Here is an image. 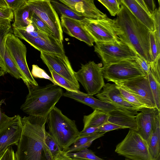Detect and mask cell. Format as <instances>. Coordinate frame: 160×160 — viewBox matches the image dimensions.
Listing matches in <instances>:
<instances>
[{
  "mask_svg": "<svg viewBox=\"0 0 160 160\" xmlns=\"http://www.w3.org/2000/svg\"><path fill=\"white\" fill-rule=\"evenodd\" d=\"M47 120L32 115L21 118L22 132L17 145L16 160H53L45 141Z\"/></svg>",
  "mask_w": 160,
  "mask_h": 160,
  "instance_id": "cell-1",
  "label": "cell"
},
{
  "mask_svg": "<svg viewBox=\"0 0 160 160\" xmlns=\"http://www.w3.org/2000/svg\"><path fill=\"white\" fill-rule=\"evenodd\" d=\"M116 19L123 32L118 37L131 46L136 53L148 62H152L150 48L151 32L150 30L121 2Z\"/></svg>",
  "mask_w": 160,
  "mask_h": 160,
  "instance_id": "cell-2",
  "label": "cell"
},
{
  "mask_svg": "<svg viewBox=\"0 0 160 160\" xmlns=\"http://www.w3.org/2000/svg\"><path fill=\"white\" fill-rule=\"evenodd\" d=\"M27 87L28 93L20 109L29 115L47 119L63 95L62 88L53 83L42 86L31 85Z\"/></svg>",
  "mask_w": 160,
  "mask_h": 160,
  "instance_id": "cell-3",
  "label": "cell"
},
{
  "mask_svg": "<svg viewBox=\"0 0 160 160\" xmlns=\"http://www.w3.org/2000/svg\"><path fill=\"white\" fill-rule=\"evenodd\" d=\"M47 122L48 133L62 151L65 152L79 137L75 121L63 114L56 107L49 113Z\"/></svg>",
  "mask_w": 160,
  "mask_h": 160,
  "instance_id": "cell-4",
  "label": "cell"
},
{
  "mask_svg": "<svg viewBox=\"0 0 160 160\" xmlns=\"http://www.w3.org/2000/svg\"><path fill=\"white\" fill-rule=\"evenodd\" d=\"M95 42L94 51L101 58L103 65L135 58L136 56L132 47L119 37L110 41Z\"/></svg>",
  "mask_w": 160,
  "mask_h": 160,
  "instance_id": "cell-5",
  "label": "cell"
},
{
  "mask_svg": "<svg viewBox=\"0 0 160 160\" xmlns=\"http://www.w3.org/2000/svg\"><path fill=\"white\" fill-rule=\"evenodd\" d=\"M118 155L132 160H152L147 142L135 130L129 129L124 138L116 147Z\"/></svg>",
  "mask_w": 160,
  "mask_h": 160,
  "instance_id": "cell-6",
  "label": "cell"
},
{
  "mask_svg": "<svg viewBox=\"0 0 160 160\" xmlns=\"http://www.w3.org/2000/svg\"><path fill=\"white\" fill-rule=\"evenodd\" d=\"M102 72L103 78L107 81L113 82L128 80L147 75L135 58L103 65Z\"/></svg>",
  "mask_w": 160,
  "mask_h": 160,
  "instance_id": "cell-7",
  "label": "cell"
},
{
  "mask_svg": "<svg viewBox=\"0 0 160 160\" xmlns=\"http://www.w3.org/2000/svg\"><path fill=\"white\" fill-rule=\"evenodd\" d=\"M83 26L96 42H108L116 39L123 33L116 19L107 18L94 19L85 18Z\"/></svg>",
  "mask_w": 160,
  "mask_h": 160,
  "instance_id": "cell-8",
  "label": "cell"
},
{
  "mask_svg": "<svg viewBox=\"0 0 160 160\" xmlns=\"http://www.w3.org/2000/svg\"><path fill=\"white\" fill-rule=\"evenodd\" d=\"M5 44L6 49L22 72L24 79V82L27 87L31 85L38 86L28 66L25 45L11 32L6 36Z\"/></svg>",
  "mask_w": 160,
  "mask_h": 160,
  "instance_id": "cell-9",
  "label": "cell"
},
{
  "mask_svg": "<svg viewBox=\"0 0 160 160\" xmlns=\"http://www.w3.org/2000/svg\"><path fill=\"white\" fill-rule=\"evenodd\" d=\"M27 3L31 10L47 25L55 38L62 44L63 37L61 22L50 1L27 0Z\"/></svg>",
  "mask_w": 160,
  "mask_h": 160,
  "instance_id": "cell-10",
  "label": "cell"
},
{
  "mask_svg": "<svg viewBox=\"0 0 160 160\" xmlns=\"http://www.w3.org/2000/svg\"><path fill=\"white\" fill-rule=\"evenodd\" d=\"M102 64L93 61L81 64V68L75 72L76 78L82 86L87 94L93 96L99 92L105 84L102 72Z\"/></svg>",
  "mask_w": 160,
  "mask_h": 160,
  "instance_id": "cell-11",
  "label": "cell"
},
{
  "mask_svg": "<svg viewBox=\"0 0 160 160\" xmlns=\"http://www.w3.org/2000/svg\"><path fill=\"white\" fill-rule=\"evenodd\" d=\"M114 83L134 95L147 108H156L147 75Z\"/></svg>",
  "mask_w": 160,
  "mask_h": 160,
  "instance_id": "cell-12",
  "label": "cell"
},
{
  "mask_svg": "<svg viewBox=\"0 0 160 160\" xmlns=\"http://www.w3.org/2000/svg\"><path fill=\"white\" fill-rule=\"evenodd\" d=\"M40 58L44 63L49 65L56 73L72 84L78 90L80 85L68 57L64 55L41 52Z\"/></svg>",
  "mask_w": 160,
  "mask_h": 160,
  "instance_id": "cell-13",
  "label": "cell"
},
{
  "mask_svg": "<svg viewBox=\"0 0 160 160\" xmlns=\"http://www.w3.org/2000/svg\"><path fill=\"white\" fill-rule=\"evenodd\" d=\"M18 115L11 119L0 129V158L10 145H17L20 139L22 126Z\"/></svg>",
  "mask_w": 160,
  "mask_h": 160,
  "instance_id": "cell-14",
  "label": "cell"
},
{
  "mask_svg": "<svg viewBox=\"0 0 160 160\" xmlns=\"http://www.w3.org/2000/svg\"><path fill=\"white\" fill-rule=\"evenodd\" d=\"M96 96L99 100L113 105L129 114L135 116L138 111L122 97L115 83H107Z\"/></svg>",
  "mask_w": 160,
  "mask_h": 160,
  "instance_id": "cell-15",
  "label": "cell"
},
{
  "mask_svg": "<svg viewBox=\"0 0 160 160\" xmlns=\"http://www.w3.org/2000/svg\"><path fill=\"white\" fill-rule=\"evenodd\" d=\"M13 29V34L15 36L25 41L40 52L58 55L65 54L63 44L58 41H52L35 37L29 35L24 30L18 28Z\"/></svg>",
  "mask_w": 160,
  "mask_h": 160,
  "instance_id": "cell-16",
  "label": "cell"
},
{
  "mask_svg": "<svg viewBox=\"0 0 160 160\" xmlns=\"http://www.w3.org/2000/svg\"><path fill=\"white\" fill-rule=\"evenodd\" d=\"M79 16L86 18L99 19L108 18L96 6L93 0H59Z\"/></svg>",
  "mask_w": 160,
  "mask_h": 160,
  "instance_id": "cell-17",
  "label": "cell"
},
{
  "mask_svg": "<svg viewBox=\"0 0 160 160\" xmlns=\"http://www.w3.org/2000/svg\"><path fill=\"white\" fill-rule=\"evenodd\" d=\"M140 113L136 116L137 132L148 145L154 127L156 115L160 113L157 108H144L140 109Z\"/></svg>",
  "mask_w": 160,
  "mask_h": 160,
  "instance_id": "cell-18",
  "label": "cell"
},
{
  "mask_svg": "<svg viewBox=\"0 0 160 160\" xmlns=\"http://www.w3.org/2000/svg\"><path fill=\"white\" fill-rule=\"evenodd\" d=\"M61 24L62 31L71 37L83 42L88 45H93L94 40L82 25L81 22L60 16Z\"/></svg>",
  "mask_w": 160,
  "mask_h": 160,
  "instance_id": "cell-19",
  "label": "cell"
},
{
  "mask_svg": "<svg viewBox=\"0 0 160 160\" xmlns=\"http://www.w3.org/2000/svg\"><path fill=\"white\" fill-rule=\"evenodd\" d=\"M63 96L87 105L94 110L98 109L108 112L114 110L120 109L113 105L102 101L94 98L92 96L84 92L78 93L67 91L63 93Z\"/></svg>",
  "mask_w": 160,
  "mask_h": 160,
  "instance_id": "cell-20",
  "label": "cell"
},
{
  "mask_svg": "<svg viewBox=\"0 0 160 160\" xmlns=\"http://www.w3.org/2000/svg\"><path fill=\"white\" fill-rule=\"evenodd\" d=\"M121 1L151 32H154V22L152 16L136 0H121Z\"/></svg>",
  "mask_w": 160,
  "mask_h": 160,
  "instance_id": "cell-21",
  "label": "cell"
},
{
  "mask_svg": "<svg viewBox=\"0 0 160 160\" xmlns=\"http://www.w3.org/2000/svg\"><path fill=\"white\" fill-rule=\"evenodd\" d=\"M108 121L122 127L125 128L137 131V124L136 116L132 115L120 109H116L108 112Z\"/></svg>",
  "mask_w": 160,
  "mask_h": 160,
  "instance_id": "cell-22",
  "label": "cell"
},
{
  "mask_svg": "<svg viewBox=\"0 0 160 160\" xmlns=\"http://www.w3.org/2000/svg\"><path fill=\"white\" fill-rule=\"evenodd\" d=\"M160 113L155 119L154 127L148 145V150L152 160H154L160 154Z\"/></svg>",
  "mask_w": 160,
  "mask_h": 160,
  "instance_id": "cell-23",
  "label": "cell"
},
{
  "mask_svg": "<svg viewBox=\"0 0 160 160\" xmlns=\"http://www.w3.org/2000/svg\"><path fill=\"white\" fill-rule=\"evenodd\" d=\"M13 13L14 19L13 28L22 29L32 23L31 19L32 12L27 3Z\"/></svg>",
  "mask_w": 160,
  "mask_h": 160,
  "instance_id": "cell-24",
  "label": "cell"
},
{
  "mask_svg": "<svg viewBox=\"0 0 160 160\" xmlns=\"http://www.w3.org/2000/svg\"><path fill=\"white\" fill-rule=\"evenodd\" d=\"M106 133L98 132L87 135L79 136L65 152L66 153L73 152L87 148L94 140L103 136Z\"/></svg>",
  "mask_w": 160,
  "mask_h": 160,
  "instance_id": "cell-25",
  "label": "cell"
},
{
  "mask_svg": "<svg viewBox=\"0 0 160 160\" xmlns=\"http://www.w3.org/2000/svg\"><path fill=\"white\" fill-rule=\"evenodd\" d=\"M108 112L95 109L92 112L83 118V129L90 127H100L108 122Z\"/></svg>",
  "mask_w": 160,
  "mask_h": 160,
  "instance_id": "cell-26",
  "label": "cell"
},
{
  "mask_svg": "<svg viewBox=\"0 0 160 160\" xmlns=\"http://www.w3.org/2000/svg\"><path fill=\"white\" fill-rule=\"evenodd\" d=\"M51 3L56 12L60 16L78 21H82L85 18L79 16L69 8L59 1H50Z\"/></svg>",
  "mask_w": 160,
  "mask_h": 160,
  "instance_id": "cell-27",
  "label": "cell"
},
{
  "mask_svg": "<svg viewBox=\"0 0 160 160\" xmlns=\"http://www.w3.org/2000/svg\"><path fill=\"white\" fill-rule=\"evenodd\" d=\"M44 63L48 67L51 74L52 78L57 85L63 88L68 91L78 93H83L79 90H78L72 84L55 72L49 65L46 63Z\"/></svg>",
  "mask_w": 160,
  "mask_h": 160,
  "instance_id": "cell-28",
  "label": "cell"
},
{
  "mask_svg": "<svg viewBox=\"0 0 160 160\" xmlns=\"http://www.w3.org/2000/svg\"><path fill=\"white\" fill-rule=\"evenodd\" d=\"M4 61L7 70V72L10 74L11 76L16 79H21L24 81L23 76L15 63L12 58L10 55L6 48Z\"/></svg>",
  "mask_w": 160,
  "mask_h": 160,
  "instance_id": "cell-29",
  "label": "cell"
},
{
  "mask_svg": "<svg viewBox=\"0 0 160 160\" xmlns=\"http://www.w3.org/2000/svg\"><path fill=\"white\" fill-rule=\"evenodd\" d=\"M11 24L0 25V67L6 73L7 70L4 61L6 50L5 40L7 34L11 32Z\"/></svg>",
  "mask_w": 160,
  "mask_h": 160,
  "instance_id": "cell-30",
  "label": "cell"
},
{
  "mask_svg": "<svg viewBox=\"0 0 160 160\" xmlns=\"http://www.w3.org/2000/svg\"><path fill=\"white\" fill-rule=\"evenodd\" d=\"M117 87L123 98L138 111L142 108H147L134 95L121 86L117 85Z\"/></svg>",
  "mask_w": 160,
  "mask_h": 160,
  "instance_id": "cell-31",
  "label": "cell"
},
{
  "mask_svg": "<svg viewBox=\"0 0 160 160\" xmlns=\"http://www.w3.org/2000/svg\"><path fill=\"white\" fill-rule=\"evenodd\" d=\"M149 85L152 93L156 108L160 109V82H158L149 72L147 74Z\"/></svg>",
  "mask_w": 160,
  "mask_h": 160,
  "instance_id": "cell-32",
  "label": "cell"
},
{
  "mask_svg": "<svg viewBox=\"0 0 160 160\" xmlns=\"http://www.w3.org/2000/svg\"><path fill=\"white\" fill-rule=\"evenodd\" d=\"M66 153L68 156L72 158L104 160L97 156L92 151L88 148L76 152Z\"/></svg>",
  "mask_w": 160,
  "mask_h": 160,
  "instance_id": "cell-33",
  "label": "cell"
},
{
  "mask_svg": "<svg viewBox=\"0 0 160 160\" xmlns=\"http://www.w3.org/2000/svg\"><path fill=\"white\" fill-rule=\"evenodd\" d=\"M154 22V31L153 32L156 44L157 47L158 53L160 54V7L156 8L152 15Z\"/></svg>",
  "mask_w": 160,
  "mask_h": 160,
  "instance_id": "cell-34",
  "label": "cell"
},
{
  "mask_svg": "<svg viewBox=\"0 0 160 160\" xmlns=\"http://www.w3.org/2000/svg\"><path fill=\"white\" fill-rule=\"evenodd\" d=\"M108 10L112 16H115L120 9L121 0H98Z\"/></svg>",
  "mask_w": 160,
  "mask_h": 160,
  "instance_id": "cell-35",
  "label": "cell"
},
{
  "mask_svg": "<svg viewBox=\"0 0 160 160\" xmlns=\"http://www.w3.org/2000/svg\"><path fill=\"white\" fill-rule=\"evenodd\" d=\"M31 19L32 23L38 30L49 35L53 36L47 25L39 17L32 12Z\"/></svg>",
  "mask_w": 160,
  "mask_h": 160,
  "instance_id": "cell-36",
  "label": "cell"
},
{
  "mask_svg": "<svg viewBox=\"0 0 160 160\" xmlns=\"http://www.w3.org/2000/svg\"><path fill=\"white\" fill-rule=\"evenodd\" d=\"M14 18L13 11L9 8H0V24H11Z\"/></svg>",
  "mask_w": 160,
  "mask_h": 160,
  "instance_id": "cell-37",
  "label": "cell"
},
{
  "mask_svg": "<svg viewBox=\"0 0 160 160\" xmlns=\"http://www.w3.org/2000/svg\"><path fill=\"white\" fill-rule=\"evenodd\" d=\"M45 141L54 158L61 150L52 136L47 132L46 133Z\"/></svg>",
  "mask_w": 160,
  "mask_h": 160,
  "instance_id": "cell-38",
  "label": "cell"
},
{
  "mask_svg": "<svg viewBox=\"0 0 160 160\" xmlns=\"http://www.w3.org/2000/svg\"><path fill=\"white\" fill-rule=\"evenodd\" d=\"M160 54L153 61L149 63V71L154 78L160 82Z\"/></svg>",
  "mask_w": 160,
  "mask_h": 160,
  "instance_id": "cell-39",
  "label": "cell"
},
{
  "mask_svg": "<svg viewBox=\"0 0 160 160\" xmlns=\"http://www.w3.org/2000/svg\"><path fill=\"white\" fill-rule=\"evenodd\" d=\"M31 73L33 77L48 79L53 83L57 85L52 78L48 76L44 70L39 67L37 65L35 64L32 65V69Z\"/></svg>",
  "mask_w": 160,
  "mask_h": 160,
  "instance_id": "cell-40",
  "label": "cell"
},
{
  "mask_svg": "<svg viewBox=\"0 0 160 160\" xmlns=\"http://www.w3.org/2000/svg\"><path fill=\"white\" fill-rule=\"evenodd\" d=\"M150 48L152 61L155 60L159 54L153 32H151L149 38Z\"/></svg>",
  "mask_w": 160,
  "mask_h": 160,
  "instance_id": "cell-41",
  "label": "cell"
},
{
  "mask_svg": "<svg viewBox=\"0 0 160 160\" xmlns=\"http://www.w3.org/2000/svg\"><path fill=\"white\" fill-rule=\"evenodd\" d=\"M27 0H5L8 8L13 11L23 7L27 3Z\"/></svg>",
  "mask_w": 160,
  "mask_h": 160,
  "instance_id": "cell-42",
  "label": "cell"
},
{
  "mask_svg": "<svg viewBox=\"0 0 160 160\" xmlns=\"http://www.w3.org/2000/svg\"><path fill=\"white\" fill-rule=\"evenodd\" d=\"M124 128L109 122L108 121L99 127L98 132H107L111 131L118 129H124Z\"/></svg>",
  "mask_w": 160,
  "mask_h": 160,
  "instance_id": "cell-43",
  "label": "cell"
},
{
  "mask_svg": "<svg viewBox=\"0 0 160 160\" xmlns=\"http://www.w3.org/2000/svg\"><path fill=\"white\" fill-rule=\"evenodd\" d=\"M135 59L143 71L147 74L149 72V63L137 53Z\"/></svg>",
  "mask_w": 160,
  "mask_h": 160,
  "instance_id": "cell-44",
  "label": "cell"
},
{
  "mask_svg": "<svg viewBox=\"0 0 160 160\" xmlns=\"http://www.w3.org/2000/svg\"><path fill=\"white\" fill-rule=\"evenodd\" d=\"M0 160H16L15 154L11 146L8 148Z\"/></svg>",
  "mask_w": 160,
  "mask_h": 160,
  "instance_id": "cell-45",
  "label": "cell"
},
{
  "mask_svg": "<svg viewBox=\"0 0 160 160\" xmlns=\"http://www.w3.org/2000/svg\"><path fill=\"white\" fill-rule=\"evenodd\" d=\"M5 99H2L0 101V129L11 118L6 115L1 111V106L3 103H5Z\"/></svg>",
  "mask_w": 160,
  "mask_h": 160,
  "instance_id": "cell-46",
  "label": "cell"
},
{
  "mask_svg": "<svg viewBox=\"0 0 160 160\" xmlns=\"http://www.w3.org/2000/svg\"><path fill=\"white\" fill-rule=\"evenodd\" d=\"M99 127H90L87 128L79 132V136L88 135L98 132Z\"/></svg>",
  "mask_w": 160,
  "mask_h": 160,
  "instance_id": "cell-47",
  "label": "cell"
},
{
  "mask_svg": "<svg viewBox=\"0 0 160 160\" xmlns=\"http://www.w3.org/2000/svg\"><path fill=\"white\" fill-rule=\"evenodd\" d=\"M147 10L152 16L156 8L154 1L153 0H144Z\"/></svg>",
  "mask_w": 160,
  "mask_h": 160,
  "instance_id": "cell-48",
  "label": "cell"
},
{
  "mask_svg": "<svg viewBox=\"0 0 160 160\" xmlns=\"http://www.w3.org/2000/svg\"><path fill=\"white\" fill-rule=\"evenodd\" d=\"M53 160H72V158L67 154L66 152L60 151L54 158Z\"/></svg>",
  "mask_w": 160,
  "mask_h": 160,
  "instance_id": "cell-49",
  "label": "cell"
},
{
  "mask_svg": "<svg viewBox=\"0 0 160 160\" xmlns=\"http://www.w3.org/2000/svg\"><path fill=\"white\" fill-rule=\"evenodd\" d=\"M8 8L5 0H0V8Z\"/></svg>",
  "mask_w": 160,
  "mask_h": 160,
  "instance_id": "cell-50",
  "label": "cell"
},
{
  "mask_svg": "<svg viewBox=\"0 0 160 160\" xmlns=\"http://www.w3.org/2000/svg\"><path fill=\"white\" fill-rule=\"evenodd\" d=\"M6 73V71L4 70L1 68H0V77L3 76Z\"/></svg>",
  "mask_w": 160,
  "mask_h": 160,
  "instance_id": "cell-51",
  "label": "cell"
},
{
  "mask_svg": "<svg viewBox=\"0 0 160 160\" xmlns=\"http://www.w3.org/2000/svg\"><path fill=\"white\" fill-rule=\"evenodd\" d=\"M72 158V160H90V159H78V158Z\"/></svg>",
  "mask_w": 160,
  "mask_h": 160,
  "instance_id": "cell-52",
  "label": "cell"
},
{
  "mask_svg": "<svg viewBox=\"0 0 160 160\" xmlns=\"http://www.w3.org/2000/svg\"><path fill=\"white\" fill-rule=\"evenodd\" d=\"M154 160H160V154Z\"/></svg>",
  "mask_w": 160,
  "mask_h": 160,
  "instance_id": "cell-53",
  "label": "cell"
},
{
  "mask_svg": "<svg viewBox=\"0 0 160 160\" xmlns=\"http://www.w3.org/2000/svg\"><path fill=\"white\" fill-rule=\"evenodd\" d=\"M125 160H131V159H129L126 158L125 159Z\"/></svg>",
  "mask_w": 160,
  "mask_h": 160,
  "instance_id": "cell-54",
  "label": "cell"
},
{
  "mask_svg": "<svg viewBox=\"0 0 160 160\" xmlns=\"http://www.w3.org/2000/svg\"><path fill=\"white\" fill-rule=\"evenodd\" d=\"M1 68V67H0V68Z\"/></svg>",
  "mask_w": 160,
  "mask_h": 160,
  "instance_id": "cell-55",
  "label": "cell"
},
{
  "mask_svg": "<svg viewBox=\"0 0 160 160\" xmlns=\"http://www.w3.org/2000/svg\"></svg>",
  "mask_w": 160,
  "mask_h": 160,
  "instance_id": "cell-56",
  "label": "cell"
}]
</instances>
